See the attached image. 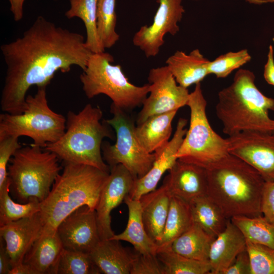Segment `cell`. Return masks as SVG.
Wrapping results in <instances>:
<instances>
[{"mask_svg": "<svg viewBox=\"0 0 274 274\" xmlns=\"http://www.w3.org/2000/svg\"><path fill=\"white\" fill-rule=\"evenodd\" d=\"M192 1H198V0H192ZM251 4H261L268 2H274V0H246Z\"/></svg>", "mask_w": 274, "mask_h": 274, "instance_id": "obj_45", "label": "cell"}, {"mask_svg": "<svg viewBox=\"0 0 274 274\" xmlns=\"http://www.w3.org/2000/svg\"><path fill=\"white\" fill-rule=\"evenodd\" d=\"M109 174L89 165L64 162L62 172L41 201L42 233L56 232L61 222L82 206L95 210Z\"/></svg>", "mask_w": 274, "mask_h": 274, "instance_id": "obj_3", "label": "cell"}, {"mask_svg": "<svg viewBox=\"0 0 274 274\" xmlns=\"http://www.w3.org/2000/svg\"><path fill=\"white\" fill-rule=\"evenodd\" d=\"M6 65L0 106L4 113H22L26 93L32 86L47 87L58 71L73 66L84 70L92 53L80 33L56 25L39 16L22 35L2 44Z\"/></svg>", "mask_w": 274, "mask_h": 274, "instance_id": "obj_1", "label": "cell"}, {"mask_svg": "<svg viewBox=\"0 0 274 274\" xmlns=\"http://www.w3.org/2000/svg\"><path fill=\"white\" fill-rule=\"evenodd\" d=\"M114 61L109 53H92L80 75L83 90L88 98L104 94L116 107L125 112L131 111L143 105L149 93L150 84L138 86L132 84L121 66L112 64Z\"/></svg>", "mask_w": 274, "mask_h": 274, "instance_id": "obj_7", "label": "cell"}, {"mask_svg": "<svg viewBox=\"0 0 274 274\" xmlns=\"http://www.w3.org/2000/svg\"><path fill=\"white\" fill-rule=\"evenodd\" d=\"M230 220L247 241L274 248V224L262 215L255 217L237 216Z\"/></svg>", "mask_w": 274, "mask_h": 274, "instance_id": "obj_31", "label": "cell"}, {"mask_svg": "<svg viewBox=\"0 0 274 274\" xmlns=\"http://www.w3.org/2000/svg\"><path fill=\"white\" fill-rule=\"evenodd\" d=\"M9 274H34L29 266L22 262L11 268Z\"/></svg>", "mask_w": 274, "mask_h": 274, "instance_id": "obj_44", "label": "cell"}, {"mask_svg": "<svg viewBox=\"0 0 274 274\" xmlns=\"http://www.w3.org/2000/svg\"><path fill=\"white\" fill-rule=\"evenodd\" d=\"M215 237L194 223L173 242L170 247L174 252L187 258L209 260L211 246Z\"/></svg>", "mask_w": 274, "mask_h": 274, "instance_id": "obj_27", "label": "cell"}, {"mask_svg": "<svg viewBox=\"0 0 274 274\" xmlns=\"http://www.w3.org/2000/svg\"><path fill=\"white\" fill-rule=\"evenodd\" d=\"M190 203L171 195L165 226L158 248L170 247L173 242L193 224Z\"/></svg>", "mask_w": 274, "mask_h": 274, "instance_id": "obj_26", "label": "cell"}, {"mask_svg": "<svg viewBox=\"0 0 274 274\" xmlns=\"http://www.w3.org/2000/svg\"><path fill=\"white\" fill-rule=\"evenodd\" d=\"M171 194L162 185L143 195L139 199L144 227L149 237L156 244L160 241L167 217Z\"/></svg>", "mask_w": 274, "mask_h": 274, "instance_id": "obj_20", "label": "cell"}, {"mask_svg": "<svg viewBox=\"0 0 274 274\" xmlns=\"http://www.w3.org/2000/svg\"><path fill=\"white\" fill-rule=\"evenodd\" d=\"M262 215L274 224V181L265 182L261 201Z\"/></svg>", "mask_w": 274, "mask_h": 274, "instance_id": "obj_39", "label": "cell"}, {"mask_svg": "<svg viewBox=\"0 0 274 274\" xmlns=\"http://www.w3.org/2000/svg\"><path fill=\"white\" fill-rule=\"evenodd\" d=\"M21 147L18 138L8 136L0 139V187L8 181V163L15 152Z\"/></svg>", "mask_w": 274, "mask_h": 274, "instance_id": "obj_37", "label": "cell"}, {"mask_svg": "<svg viewBox=\"0 0 274 274\" xmlns=\"http://www.w3.org/2000/svg\"><path fill=\"white\" fill-rule=\"evenodd\" d=\"M116 0H98L97 31L100 43L105 50L112 47L119 39L116 31Z\"/></svg>", "mask_w": 274, "mask_h": 274, "instance_id": "obj_33", "label": "cell"}, {"mask_svg": "<svg viewBox=\"0 0 274 274\" xmlns=\"http://www.w3.org/2000/svg\"><path fill=\"white\" fill-rule=\"evenodd\" d=\"M44 224L39 212L0 226V237L6 245L11 268L23 262L33 243L41 235Z\"/></svg>", "mask_w": 274, "mask_h": 274, "instance_id": "obj_17", "label": "cell"}, {"mask_svg": "<svg viewBox=\"0 0 274 274\" xmlns=\"http://www.w3.org/2000/svg\"><path fill=\"white\" fill-rule=\"evenodd\" d=\"M208 196L229 219L261 215L265 181L253 167L229 154L207 168Z\"/></svg>", "mask_w": 274, "mask_h": 274, "instance_id": "obj_2", "label": "cell"}, {"mask_svg": "<svg viewBox=\"0 0 274 274\" xmlns=\"http://www.w3.org/2000/svg\"><path fill=\"white\" fill-rule=\"evenodd\" d=\"M114 239L100 240L90 255L100 273L130 274L136 252L124 247Z\"/></svg>", "mask_w": 274, "mask_h": 274, "instance_id": "obj_21", "label": "cell"}, {"mask_svg": "<svg viewBox=\"0 0 274 274\" xmlns=\"http://www.w3.org/2000/svg\"><path fill=\"white\" fill-rule=\"evenodd\" d=\"M134 181L123 165L119 164L111 167L95 210L101 240L111 238L115 234L111 225V213L129 195Z\"/></svg>", "mask_w": 274, "mask_h": 274, "instance_id": "obj_14", "label": "cell"}, {"mask_svg": "<svg viewBox=\"0 0 274 274\" xmlns=\"http://www.w3.org/2000/svg\"><path fill=\"white\" fill-rule=\"evenodd\" d=\"M130 274H164V272L156 255H144L136 252Z\"/></svg>", "mask_w": 274, "mask_h": 274, "instance_id": "obj_38", "label": "cell"}, {"mask_svg": "<svg viewBox=\"0 0 274 274\" xmlns=\"http://www.w3.org/2000/svg\"><path fill=\"white\" fill-rule=\"evenodd\" d=\"M99 269L89 253L63 249L57 268V274H98Z\"/></svg>", "mask_w": 274, "mask_h": 274, "instance_id": "obj_34", "label": "cell"}, {"mask_svg": "<svg viewBox=\"0 0 274 274\" xmlns=\"http://www.w3.org/2000/svg\"><path fill=\"white\" fill-rule=\"evenodd\" d=\"M156 256L163 265L164 274H211L209 260L187 258L174 252L170 247L158 248Z\"/></svg>", "mask_w": 274, "mask_h": 274, "instance_id": "obj_30", "label": "cell"}, {"mask_svg": "<svg viewBox=\"0 0 274 274\" xmlns=\"http://www.w3.org/2000/svg\"><path fill=\"white\" fill-rule=\"evenodd\" d=\"M124 201L128 211L126 227L122 232L115 234L111 238L131 244L140 254L156 255L158 246L145 230L140 200L132 199L128 195Z\"/></svg>", "mask_w": 274, "mask_h": 274, "instance_id": "obj_24", "label": "cell"}, {"mask_svg": "<svg viewBox=\"0 0 274 274\" xmlns=\"http://www.w3.org/2000/svg\"><path fill=\"white\" fill-rule=\"evenodd\" d=\"M163 183L172 195L189 203L207 195V170L200 166L178 159Z\"/></svg>", "mask_w": 274, "mask_h": 274, "instance_id": "obj_18", "label": "cell"}, {"mask_svg": "<svg viewBox=\"0 0 274 274\" xmlns=\"http://www.w3.org/2000/svg\"><path fill=\"white\" fill-rule=\"evenodd\" d=\"M251 274H274V248L246 240Z\"/></svg>", "mask_w": 274, "mask_h": 274, "instance_id": "obj_36", "label": "cell"}, {"mask_svg": "<svg viewBox=\"0 0 274 274\" xmlns=\"http://www.w3.org/2000/svg\"><path fill=\"white\" fill-rule=\"evenodd\" d=\"M53 1H57V0H53Z\"/></svg>", "mask_w": 274, "mask_h": 274, "instance_id": "obj_47", "label": "cell"}, {"mask_svg": "<svg viewBox=\"0 0 274 274\" xmlns=\"http://www.w3.org/2000/svg\"><path fill=\"white\" fill-rule=\"evenodd\" d=\"M223 274H251L250 257L246 248L237 256Z\"/></svg>", "mask_w": 274, "mask_h": 274, "instance_id": "obj_40", "label": "cell"}, {"mask_svg": "<svg viewBox=\"0 0 274 274\" xmlns=\"http://www.w3.org/2000/svg\"><path fill=\"white\" fill-rule=\"evenodd\" d=\"M102 117L100 108L90 104L78 113L68 111L64 134L42 148L54 153L64 162L89 165L110 173L101 146L104 138L114 139V135L110 125L105 120L101 122Z\"/></svg>", "mask_w": 274, "mask_h": 274, "instance_id": "obj_5", "label": "cell"}, {"mask_svg": "<svg viewBox=\"0 0 274 274\" xmlns=\"http://www.w3.org/2000/svg\"><path fill=\"white\" fill-rule=\"evenodd\" d=\"M0 239V274H9L11 269L10 258L4 239L1 237Z\"/></svg>", "mask_w": 274, "mask_h": 274, "instance_id": "obj_42", "label": "cell"}, {"mask_svg": "<svg viewBox=\"0 0 274 274\" xmlns=\"http://www.w3.org/2000/svg\"><path fill=\"white\" fill-rule=\"evenodd\" d=\"M226 140L229 154L255 168L265 182L274 181V132L245 131Z\"/></svg>", "mask_w": 274, "mask_h": 274, "instance_id": "obj_12", "label": "cell"}, {"mask_svg": "<svg viewBox=\"0 0 274 274\" xmlns=\"http://www.w3.org/2000/svg\"><path fill=\"white\" fill-rule=\"evenodd\" d=\"M112 118L105 120L116 134V143H102V157L110 167L121 164L135 180L144 176L151 168L156 158L155 153L146 150L135 134L133 121L126 112L113 104L111 106Z\"/></svg>", "mask_w": 274, "mask_h": 274, "instance_id": "obj_10", "label": "cell"}, {"mask_svg": "<svg viewBox=\"0 0 274 274\" xmlns=\"http://www.w3.org/2000/svg\"><path fill=\"white\" fill-rule=\"evenodd\" d=\"M272 40H273V41L274 42V38H273Z\"/></svg>", "mask_w": 274, "mask_h": 274, "instance_id": "obj_46", "label": "cell"}, {"mask_svg": "<svg viewBox=\"0 0 274 274\" xmlns=\"http://www.w3.org/2000/svg\"><path fill=\"white\" fill-rule=\"evenodd\" d=\"M10 184L9 178L0 187V226L30 217L40 211L41 201L37 198L24 203L13 201L9 195Z\"/></svg>", "mask_w": 274, "mask_h": 274, "instance_id": "obj_32", "label": "cell"}, {"mask_svg": "<svg viewBox=\"0 0 274 274\" xmlns=\"http://www.w3.org/2000/svg\"><path fill=\"white\" fill-rule=\"evenodd\" d=\"M70 9L65 16L68 19L77 17L82 20L86 28L87 47L93 53L105 52L97 31L98 0H70Z\"/></svg>", "mask_w": 274, "mask_h": 274, "instance_id": "obj_28", "label": "cell"}, {"mask_svg": "<svg viewBox=\"0 0 274 274\" xmlns=\"http://www.w3.org/2000/svg\"><path fill=\"white\" fill-rule=\"evenodd\" d=\"M194 223L206 232L216 237L225 228L229 219L208 195L190 203Z\"/></svg>", "mask_w": 274, "mask_h": 274, "instance_id": "obj_29", "label": "cell"}, {"mask_svg": "<svg viewBox=\"0 0 274 274\" xmlns=\"http://www.w3.org/2000/svg\"><path fill=\"white\" fill-rule=\"evenodd\" d=\"M159 7L152 24L144 25L134 34L132 42L147 57L156 56L164 44V37L169 33L176 35L179 31L178 23L185 10L182 0H157Z\"/></svg>", "mask_w": 274, "mask_h": 274, "instance_id": "obj_13", "label": "cell"}, {"mask_svg": "<svg viewBox=\"0 0 274 274\" xmlns=\"http://www.w3.org/2000/svg\"><path fill=\"white\" fill-rule=\"evenodd\" d=\"M190 111V124L176 156L178 159L204 168L229 154L226 139L211 127L206 113L207 102L200 83L190 93L187 105Z\"/></svg>", "mask_w": 274, "mask_h": 274, "instance_id": "obj_9", "label": "cell"}, {"mask_svg": "<svg viewBox=\"0 0 274 274\" xmlns=\"http://www.w3.org/2000/svg\"><path fill=\"white\" fill-rule=\"evenodd\" d=\"M58 160L54 153L33 144L15 152L9 161L8 174L10 192L18 202L45 199L62 169Z\"/></svg>", "mask_w": 274, "mask_h": 274, "instance_id": "obj_6", "label": "cell"}, {"mask_svg": "<svg viewBox=\"0 0 274 274\" xmlns=\"http://www.w3.org/2000/svg\"><path fill=\"white\" fill-rule=\"evenodd\" d=\"M246 248L244 234L229 219L224 230L215 237L211 246L209 256L211 274H223Z\"/></svg>", "mask_w": 274, "mask_h": 274, "instance_id": "obj_19", "label": "cell"}, {"mask_svg": "<svg viewBox=\"0 0 274 274\" xmlns=\"http://www.w3.org/2000/svg\"><path fill=\"white\" fill-rule=\"evenodd\" d=\"M63 249L89 253L100 242L96 212L87 206L66 217L56 229Z\"/></svg>", "mask_w": 274, "mask_h": 274, "instance_id": "obj_15", "label": "cell"}, {"mask_svg": "<svg viewBox=\"0 0 274 274\" xmlns=\"http://www.w3.org/2000/svg\"><path fill=\"white\" fill-rule=\"evenodd\" d=\"M10 10L16 22L20 21L23 17V5L25 0H8Z\"/></svg>", "mask_w": 274, "mask_h": 274, "instance_id": "obj_43", "label": "cell"}, {"mask_svg": "<svg viewBox=\"0 0 274 274\" xmlns=\"http://www.w3.org/2000/svg\"><path fill=\"white\" fill-rule=\"evenodd\" d=\"M263 76L269 84L274 86L273 50L271 45L269 47L267 60L264 68Z\"/></svg>", "mask_w": 274, "mask_h": 274, "instance_id": "obj_41", "label": "cell"}, {"mask_svg": "<svg viewBox=\"0 0 274 274\" xmlns=\"http://www.w3.org/2000/svg\"><path fill=\"white\" fill-rule=\"evenodd\" d=\"M46 87H38L35 95L26 96V107L22 113L1 114L0 139L26 136L32 140L33 144L44 148L62 136L66 129V118L49 107Z\"/></svg>", "mask_w": 274, "mask_h": 274, "instance_id": "obj_8", "label": "cell"}, {"mask_svg": "<svg viewBox=\"0 0 274 274\" xmlns=\"http://www.w3.org/2000/svg\"><path fill=\"white\" fill-rule=\"evenodd\" d=\"M210 62L196 49L189 54L178 50L166 59L165 63L177 83L187 88L200 83L209 75Z\"/></svg>", "mask_w": 274, "mask_h": 274, "instance_id": "obj_23", "label": "cell"}, {"mask_svg": "<svg viewBox=\"0 0 274 274\" xmlns=\"http://www.w3.org/2000/svg\"><path fill=\"white\" fill-rule=\"evenodd\" d=\"M254 73L239 69L232 83L218 93L216 114L222 131L230 136L245 131L274 132V98L264 95L257 87Z\"/></svg>", "mask_w": 274, "mask_h": 274, "instance_id": "obj_4", "label": "cell"}, {"mask_svg": "<svg viewBox=\"0 0 274 274\" xmlns=\"http://www.w3.org/2000/svg\"><path fill=\"white\" fill-rule=\"evenodd\" d=\"M187 119H179L172 139L155 152L156 158L150 169L144 176L135 180L128 195L131 198L139 200L143 195L155 190L163 175L174 165L178 160L176 155L187 130Z\"/></svg>", "mask_w": 274, "mask_h": 274, "instance_id": "obj_16", "label": "cell"}, {"mask_svg": "<svg viewBox=\"0 0 274 274\" xmlns=\"http://www.w3.org/2000/svg\"><path fill=\"white\" fill-rule=\"evenodd\" d=\"M251 59V56L247 49L229 52L210 62L209 74H214L219 78H225L234 70L250 61Z\"/></svg>", "mask_w": 274, "mask_h": 274, "instance_id": "obj_35", "label": "cell"}, {"mask_svg": "<svg viewBox=\"0 0 274 274\" xmlns=\"http://www.w3.org/2000/svg\"><path fill=\"white\" fill-rule=\"evenodd\" d=\"M63 249L56 232L42 233L26 254L23 262L30 267L34 274H57Z\"/></svg>", "mask_w": 274, "mask_h": 274, "instance_id": "obj_22", "label": "cell"}, {"mask_svg": "<svg viewBox=\"0 0 274 274\" xmlns=\"http://www.w3.org/2000/svg\"><path fill=\"white\" fill-rule=\"evenodd\" d=\"M178 111L155 115L135 126L136 137L147 151L154 153L164 146L172 134V123Z\"/></svg>", "mask_w": 274, "mask_h": 274, "instance_id": "obj_25", "label": "cell"}, {"mask_svg": "<svg viewBox=\"0 0 274 274\" xmlns=\"http://www.w3.org/2000/svg\"><path fill=\"white\" fill-rule=\"evenodd\" d=\"M148 80L149 95L138 115L137 125L150 116L178 111L187 105L190 95L188 89L177 83L167 65L151 69Z\"/></svg>", "mask_w": 274, "mask_h": 274, "instance_id": "obj_11", "label": "cell"}]
</instances>
